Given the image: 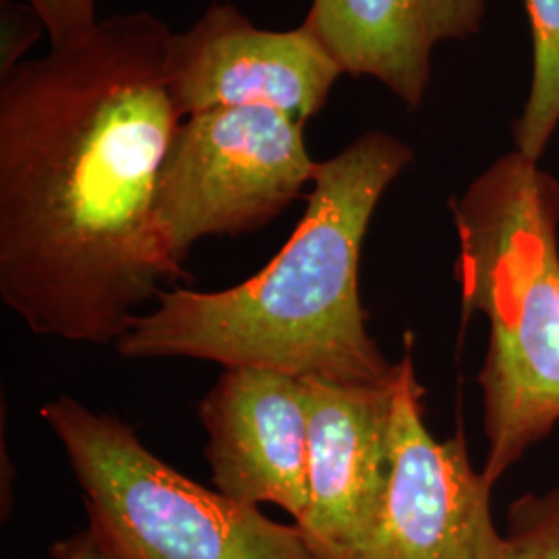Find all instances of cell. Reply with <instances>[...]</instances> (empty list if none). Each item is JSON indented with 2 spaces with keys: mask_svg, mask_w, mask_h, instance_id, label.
<instances>
[{
  "mask_svg": "<svg viewBox=\"0 0 559 559\" xmlns=\"http://www.w3.org/2000/svg\"><path fill=\"white\" fill-rule=\"evenodd\" d=\"M164 21L138 11L0 83V299L40 336L119 342L179 278L156 221L179 129Z\"/></svg>",
  "mask_w": 559,
  "mask_h": 559,
  "instance_id": "6da1fadb",
  "label": "cell"
},
{
  "mask_svg": "<svg viewBox=\"0 0 559 559\" xmlns=\"http://www.w3.org/2000/svg\"><path fill=\"white\" fill-rule=\"evenodd\" d=\"M415 158L385 131H365L320 162L293 237L260 274L233 288L162 290L117 342L127 359L214 360L297 378L381 385L383 357L360 305L362 240L383 193Z\"/></svg>",
  "mask_w": 559,
  "mask_h": 559,
  "instance_id": "7a4b0ae2",
  "label": "cell"
},
{
  "mask_svg": "<svg viewBox=\"0 0 559 559\" xmlns=\"http://www.w3.org/2000/svg\"><path fill=\"white\" fill-rule=\"evenodd\" d=\"M464 318L489 323L480 367L487 454L498 480L559 423V180L516 150L450 201Z\"/></svg>",
  "mask_w": 559,
  "mask_h": 559,
  "instance_id": "3957f363",
  "label": "cell"
},
{
  "mask_svg": "<svg viewBox=\"0 0 559 559\" xmlns=\"http://www.w3.org/2000/svg\"><path fill=\"white\" fill-rule=\"evenodd\" d=\"M40 415L80 480L87 526L120 559H320L297 524L187 479L117 417L69 396Z\"/></svg>",
  "mask_w": 559,
  "mask_h": 559,
  "instance_id": "277c9868",
  "label": "cell"
},
{
  "mask_svg": "<svg viewBox=\"0 0 559 559\" xmlns=\"http://www.w3.org/2000/svg\"><path fill=\"white\" fill-rule=\"evenodd\" d=\"M318 168L305 124L276 108H214L182 119L156 189L170 260L182 267L198 240L267 226L313 185Z\"/></svg>",
  "mask_w": 559,
  "mask_h": 559,
  "instance_id": "5b68a950",
  "label": "cell"
},
{
  "mask_svg": "<svg viewBox=\"0 0 559 559\" xmlns=\"http://www.w3.org/2000/svg\"><path fill=\"white\" fill-rule=\"evenodd\" d=\"M399 360L392 415V475L371 533L353 559H500L493 483L475 471L464 436L436 440L425 420L411 336Z\"/></svg>",
  "mask_w": 559,
  "mask_h": 559,
  "instance_id": "8992f818",
  "label": "cell"
},
{
  "mask_svg": "<svg viewBox=\"0 0 559 559\" xmlns=\"http://www.w3.org/2000/svg\"><path fill=\"white\" fill-rule=\"evenodd\" d=\"M342 75L313 32L261 29L233 4H214L173 34L168 85L182 119L214 108L267 106L307 124Z\"/></svg>",
  "mask_w": 559,
  "mask_h": 559,
  "instance_id": "52a82bcc",
  "label": "cell"
},
{
  "mask_svg": "<svg viewBox=\"0 0 559 559\" xmlns=\"http://www.w3.org/2000/svg\"><path fill=\"white\" fill-rule=\"evenodd\" d=\"M399 371V367H396ZM307 510L295 522L320 559H353L392 475L394 385L307 378Z\"/></svg>",
  "mask_w": 559,
  "mask_h": 559,
  "instance_id": "ba28073f",
  "label": "cell"
},
{
  "mask_svg": "<svg viewBox=\"0 0 559 559\" xmlns=\"http://www.w3.org/2000/svg\"><path fill=\"white\" fill-rule=\"evenodd\" d=\"M200 419L216 491L249 506L274 503L299 522L307 510L305 380L261 367L224 369Z\"/></svg>",
  "mask_w": 559,
  "mask_h": 559,
  "instance_id": "9c48e42d",
  "label": "cell"
},
{
  "mask_svg": "<svg viewBox=\"0 0 559 559\" xmlns=\"http://www.w3.org/2000/svg\"><path fill=\"white\" fill-rule=\"evenodd\" d=\"M487 0H313L302 25L342 73L380 81L417 110L441 41L477 36Z\"/></svg>",
  "mask_w": 559,
  "mask_h": 559,
  "instance_id": "30bf717a",
  "label": "cell"
},
{
  "mask_svg": "<svg viewBox=\"0 0 559 559\" xmlns=\"http://www.w3.org/2000/svg\"><path fill=\"white\" fill-rule=\"evenodd\" d=\"M533 36V78L514 122V150L540 162L559 129V0H524Z\"/></svg>",
  "mask_w": 559,
  "mask_h": 559,
  "instance_id": "8fae6325",
  "label": "cell"
},
{
  "mask_svg": "<svg viewBox=\"0 0 559 559\" xmlns=\"http://www.w3.org/2000/svg\"><path fill=\"white\" fill-rule=\"evenodd\" d=\"M500 559H559V487L510 506Z\"/></svg>",
  "mask_w": 559,
  "mask_h": 559,
  "instance_id": "7c38bea8",
  "label": "cell"
},
{
  "mask_svg": "<svg viewBox=\"0 0 559 559\" xmlns=\"http://www.w3.org/2000/svg\"><path fill=\"white\" fill-rule=\"evenodd\" d=\"M44 23L52 48L85 38L100 23L96 0H25Z\"/></svg>",
  "mask_w": 559,
  "mask_h": 559,
  "instance_id": "4fadbf2b",
  "label": "cell"
},
{
  "mask_svg": "<svg viewBox=\"0 0 559 559\" xmlns=\"http://www.w3.org/2000/svg\"><path fill=\"white\" fill-rule=\"evenodd\" d=\"M2 4L7 7L2 9V75H7L20 64L29 44L40 36L44 23L29 4L17 7L7 0Z\"/></svg>",
  "mask_w": 559,
  "mask_h": 559,
  "instance_id": "5bb4252c",
  "label": "cell"
},
{
  "mask_svg": "<svg viewBox=\"0 0 559 559\" xmlns=\"http://www.w3.org/2000/svg\"><path fill=\"white\" fill-rule=\"evenodd\" d=\"M55 559H120L117 551L102 539L100 535L87 526L67 539L59 540L52 547Z\"/></svg>",
  "mask_w": 559,
  "mask_h": 559,
  "instance_id": "9a60e30c",
  "label": "cell"
}]
</instances>
